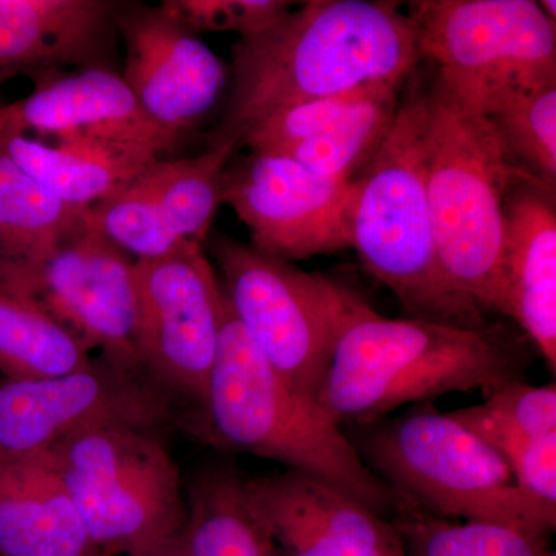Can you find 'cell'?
Here are the masks:
<instances>
[{
    "instance_id": "cell-13",
    "label": "cell",
    "mask_w": 556,
    "mask_h": 556,
    "mask_svg": "<svg viewBox=\"0 0 556 556\" xmlns=\"http://www.w3.org/2000/svg\"><path fill=\"white\" fill-rule=\"evenodd\" d=\"M115 20L126 49L121 75L146 115L179 141L222 101L225 62L164 2L119 0Z\"/></svg>"
},
{
    "instance_id": "cell-1",
    "label": "cell",
    "mask_w": 556,
    "mask_h": 556,
    "mask_svg": "<svg viewBox=\"0 0 556 556\" xmlns=\"http://www.w3.org/2000/svg\"><path fill=\"white\" fill-rule=\"evenodd\" d=\"M415 30L394 2L311 0L232 47L229 97L208 146L239 149L277 110L407 78Z\"/></svg>"
},
{
    "instance_id": "cell-6",
    "label": "cell",
    "mask_w": 556,
    "mask_h": 556,
    "mask_svg": "<svg viewBox=\"0 0 556 556\" xmlns=\"http://www.w3.org/2000/svg\"><path fill=\"white\" fill-rule=\"evenodd\" d=\"M342 430L365 466L419 510L533 535L555 532L556 504L525 492L495 450L431 402Z\"/></svg>"
},
{
    "instance_id": "cell-3",
    "label": "cell",
    "mask_w": 556,
    "mask_h": 556,
    "mask_svg": "<svg viewBox=\"0 0 556 556\" xmlns=\"http://www.w3.org/2000/svg\"><path fill=\"white\" fill-rule=\"evenodd\" d=\"M430 76L409 73L393 126L354 181L350 244L412 318L481 328L482 311L457 295L439 265L427 193Z\"/></svg>"
},
{
    "instance_id": "cell-22",
    "label": "cell",
    "mask_w": 556,
    "mask_h": 556,
    "mask_svg": "<svg viewBox=\"0 0 556 556\" xmlns=\"http://www.w3.org/2000/svg\"><path fill=\"white\" fill-rule=\"evenodd\" d=\"M89 212L54 197L0 152V283L30 295L51 255L89 228Z\"/></svg>"
},
{
    "instance_id": "cell-15",
    "label": "cell",
    "mask_w": 556,
    "mask_h": 556,
    "mask_svg": "<svg viewBox=\"0 0 556 556\" xmlns=\"http://www.w3.org/2000/svg\"><path fill=\"white\" fill-rule=\"evenodd\" d=\"M30 298L87 346L142 372L137 353L135 262L90 226L62 244L40 269Z\"/></svg>"
},
{
    "instance_id": "cell-18",
    "label": "cell",
    "mask_w": 556,
    "mask_h": 556,
    "mask_svg": "<svg viewBox=\"0 0 556 556\" xmlns=\"http://www.w3.org/2000/svg\"><path fill=\"white\" fill-rule=\"evenodd\" d=\"M33 84L27 98L5 105L3 130L144 146L163 156L178 144L146 115L118 70L84 68Z\"/></svg>"
},
{
    "instance_id": "cell-9",
    "label": "cell",
    "mask_w": 556,
    "mask_h": 556,
    "mask_svg": "<svg viewBox=\"0 0 556 556\" xmlns=\"http://www.w3.org/2000/svg\"><path fill=\"white\" fill-rule=\"evenodd\" d=\"M407 16L420 62L473 104L556 83V22L535 0H419Z\"/></svg>"
},
{
    "instance_id": "cell-23",
    "label": "cell",
    "mask_w": 556,
    "mask_h": 556,
    "mask_svg": "<svg viewBox=\"0 0 556 556\" xmlns=\"http://www.w3.org/2000/svg\"><path fill=\"white\" fill-rule=\"evenodd\" d=\"M186 556H287L249 504L247 478L229 464L190 482L179 533Z\"/></svg>"
},
{
    "instance_id": "cell-8",
    "label": "cell",
    "mask_w": 556,
    "mask_h": 556,
    "mask_svg": "<svg viewBox=\"0 0 556 556\" xmlns=\"http://www.w3.org/2000/svg\"><path fill=\"white\" fill-rule=\"evenodd\" d=\"M211 252L230 308L260 353L281 378L317 401L343 313L356 292L225 233L212 239Z\"/></svg>"
},
{
    "instance_id": "cell-19",
    "label": "cell",
    "mask_w": 556,
    "mask_h": 556,
    "mask_svg": "<svg viewBox=\"0 0 556 556\" xmlns=\"http://www.w3.org/2000/svg\"><path fill=\"white\" fill-rule=\"evenodd\" d=\"M503 291L500 313L533 343L552 375L556 371L555 190L519 179L506 199Z\"/></svg>"
},
{
    "instance_id": "cell-21",
    "label": "cell",
    "mask_w": 556,
    "mask_h": 556,
    "mask_svg": "<svg viewBox=\"0 0 556 556\" xmlns=\"http://www.w3.org/2000/svg\"><path fill=\"white\" fill-rule=\"evenodd\" d=\"M0 152L54 197L80 207L109 199L150 164L166 159L144 146L93 139L47 146L7 130L0 131Z\"/></svg>"
},
{
    "instance_id": "cell-33",
    "label": "cell",
    "mask_w": 556,
    "mask_h": 556,
    "mask_svg": "<svg viewBox=\"0 0 556 556\" xmlns=\"http://www.w3.org/2000/svg\"><path fill=\"white\" fill-rule=\"evenodd\" d=\"M5 127V105H0V131Z\"/></svg>"
},
{
    "instance_id": "cell-5",
    "label": "cell",
    "mask_w": 556,
    "mask_h": 556,
    "mask_svg": "<svg viewBox=\"0 0 556 556\" xmlns=\"http://www.w3.org/2000/svg\"><path fill=\"white\" fill-rule=\"evenodd\" d=\"M430 105L427 193L439 265L457 295L497 311L508 190L532 177L508 160L484 113L433 72Z\"/></svg>"
},
{
    "instance_id": "cell-4",
    "label": "cell",
    "mask_w": 556,
    "mask_h": 556,
    "mask_svg": "<svg viewBox=\"0 0 556 556\" xmlns=\"http://www.w3.org/2000/svg\"><path fill=\"white\" fill-rule=\"evenodd\" d=\"M201 428L223 447L283 464L338 486L391 519L408 501L361 459L317 401L270 367L223 292L217 358Z\"/></svg>"
},
{
    "instance_id": "cell-2",
    "label": "cell",
    "mask_w": 556,
    "mask_h": 556,
    "mask_svg": "<svg viewBox=\"0 0 556 556\" xmlns=\"http://www.w3.org/2000/svg\"><path fill=\"white\" fill-rule=\"evenodd\" d=\"M532 364L526 339L507 325L463 328L388 318L354 294L317 404L338 426H357L445 394L489 396L507 383L526 382Z\"/></svg>"
},
{
    "instance_id": "cell-20",
    "label": "cell",
    "mask_w": 556,
    "mask_h": 556,
    "mask_svg": "<svg viewBox=\"0 0 556 556\" xmlns=\"http://www.w3.org/2000/svg\"><path fill=\"white\" fill-rule=\"evenodd\" d=\"M0 556H100L43 453L0 455Z\"/></svg>"
},
{
    "instance_id": "cell-17",
    "label": "cell",
    "mask_w": 556,
    "mask_h": 556,
    "mask_svg": "<svg viewBox=\"0 0 556 556\" xmlns=\"http://www.w3.org/2000/svg\"><path fill=\"white\" fill-rule=\"evenodd\" d=\"M119 0H0V83L115 68Z\"/></svg>"
},
{
    "instance_id": "cell-28",
    "label": "cell",
    "mask_w": 556,
    "mask_h": 556,
    "mask_svg": "<svg viewBox=\"0 0 556 556\" xmlns=\"http://www.w3.org/2000/svg\"><path fill=\"white\" fill-rule=\"evenodd\" d=\"M460 426L490 445L500 447L515 438L556 433V387L511 382L490 393L482 404L450 413Z\"/></svg>"
},
{
    "instance_id": "cell-30",
    "label": "cell",
    "mask_w": 556,
    "mask_h": 556,
    "mask_svg": "<svg viewBox=\"0 0 556 556\" xmlns=\"http://www.w3.org/2000/svg\"><path fill=\"white\" fill-rule=\"evenodd\" d=\"M164 3L197 33L233 31L240 39L273 27L294 5L283 0H166Z\"/></svg>"
},
{
    "instance_id": "cell-10",
    "label": "cell",
    "mask_w": 556,
    "mask_h": 556,
    "mask_svg": "<svg viewBox=\"0 0 556 556\" xmlns=\"http://www.w3.org/2000/svg\"><path fill=\"white\" fill-rule=\"evenodd\" d=\"M137 353L142 371L203 419L217 358L223 289L201 243L135 262Z\"/></svg>"
},
{
    "instance_id": "cell-16",
    "label": "cell",
    "mask_w": 556,
    "mask_h": 556,
    "mask_svg": "<svg viewBox=\"0 0 556 556\" xmlns=\"http://www.w3.org/2000/svg\"><path fill=\"white\" fill-rule=\"evenodd\" d=\"M247 493L287 556H408L391 519L311 475L285 470L247 478Z\"/></svg>"
},
{
    "instance_id": "cell-14",
    "label": "cell",
    "mask_w": 556,
    "mask_h": 556,
    "mask_svg": "<svg viewBox=\"0 0 556 556\" xmlns=\"http://www.w3.org/2000/svg\"><path fill=\"white\" fill-rule=\"evenodd\" d=\"M237 148L208 146L192 159H160L90 207L89 225L138 260L206 240L223 204V177Z\"/></svg>"
},
{
    "instance_id": "cell-27",
    "label": "cell",
    "mask_w": 556,
    "mask_h": 556,
    "mask_svg": "<svg viewBox=\"0 0 556 556\" xmlns=\"http://www.w3.org/2000/svg\"><path fill=\"white\" fill-rule=\"evenodd\" d=\"M408 556H547L551 536L484 522H457L407 504L391 518Z\"/></svg>"
},
{
    "instance_id": "cell-11",
    "label": "cell",
    "mask_w": 556,
    "mask_h": 556,
    "mask_svg": "<svg viewBox=\"0 0 556 556\" xmlns=\"http://www.w3.org/2000/svg\"><path fill=\"white\" fill-rule=\"evenodd\" d=\"M172 416V397L153 380L102 357L56 378L0 379V455H39L98 426L159 430Z\"/></svg>"
},
{
    "instance_id": "cell-29",
    "label": "cell",
    "mask_w": 556,
    "mask_h": 556,
    "mask_svg": "<svg viewBox=\"0 0 556 556\" xmlns=\"http://www.w3.org/2000/svg\"><path fill=\"white\" fill-rule=\"evenodd\" d=\"M388 84L338 94V97L300 102V104L277 110L248 131L240 148L244 146L251 152L277 153L300 142L321 137L350 118Z\"/></svg>"
},
{
    "instance_id": "cell-12",
    "label": "cell",
    "mask_w": 556,
    "mask_h": 556,
    "mask_svg": "<svg viewBox=\"0 0 556 556\" xmlns=\"http://www.w3.org/2000/svg\"><path fill=\"white\" fill-rule=\"evenodd\" d=\"M353 199L354 181L318 177L277 153L251 152L223 177V203L247 225L251 247L285 263L351 248Z\"/></svg>"
},
{
    "instance_id": "cell-26",
    "label": "cell",
    "mask_w": 556,
    "mask_h": 556,
    "mask_svg": "<svg viewBox=\"0 0 556 556\" xmlns=\"http://www.w3.org/2000/svg\"><path fill=\"white\" fill-rule=\"evenodd\" d=\"M477 108L492 123L508 160L519 170L555 190L556 83L507 91Z\"/></svg>"
},
{
    "instance_id": "cell-7",
    "label": "cell",
    "mask_w": 556,
    "mask_h": 556,
    "mask_svg": "<svg viewBox=\"0 0 556 556\" xmlns=\"http://www.w3.org/2000/svg\"><path fill=\"white\" fill-rule=\"evenodd\" d=\"M42 453L100 556L141 554L181 533V477L155 428L91 427Z\"/></svg>"
},
{
    "instance_id": "cell-31",
    "label": "cell",
    "mask_w": 556,
    "mask_h": 556,
    "mask_svg": "<svg viewBox=\"0 0 556 556\" xmlns=\"http://www.w3.org/2000/svg\"><path fill=\"white\" fill-rule=\"evenodd\" d=\"M130 556H186V554L185 551H182L181 541H179L178 535L174 538V540L161 544V546L149 548V551L141 552V554Z\"/></svg>"
},
{
    "instance_id": "cell-32",
    "label": "cell",
    "mask_w": 556,
    "mask_h": 556,
    "mask_svg": "<svg viewBox=\"0 0 556 556\" xmlns=\"http://www.w3.org/2000/svg\"><path fill=\"white\" fill-rule=\"evenodd\" d=\"M540 3L541 10L546 13V16L548 20L556 22L555 20V11H556V3L554 0H546V2H538Z\"/></svg>"
},
{
    "instance_id": "cell-25",
    "label": "cell",
    "mask_w": 556,
    "mask_h": 556,
    "mask_svg": "<svg viewBox=\"0 0 556 556\" xmlns=\"http://www.w3.org/2000/svg\"><path fill=\"white\" fill-rule=\"evenodd\" d=\"M407 78L388 84L328 134L280 150L277 155L298 161L331 181H356L393 126Z\"/></svg>"
},
{
    "instance_id": "cell-24",
    "label": "cell",
    "mask_w": 556,
    "mask_h": 556,
    "mask_svg": "<svg viewBox=\"0 0 556 556\" xmlns=\"http://www.w3.org/2000/svg\"><path fill=\"white\" fill-rule=\"evenodd\" d=\"M91 362L87 346L35 299L0 283V372L5 379L56 378Z\"/></svg>"
},
{
    "instance_id": "cell-34",
    "label": "cell",
    "mask_w": 556,
    "mask_h": 556,
    "mask_svg": "<svg viewBox=\"0 0 556 556\" xmlns=\"http://www.w3.org/2000/svg\"><path fill=\"white\" fill-rule=\"evenodd\" d=\"M547 556H556V552L555 551H551V552H548Z\"/></svg>"
}]
</instances>
